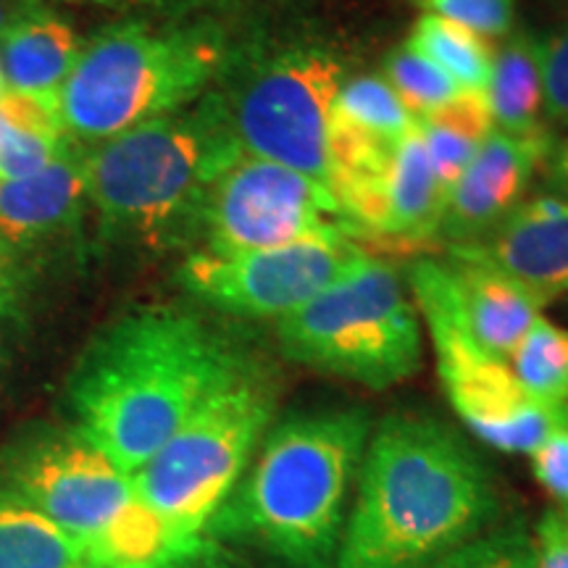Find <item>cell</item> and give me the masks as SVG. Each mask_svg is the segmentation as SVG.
I'll list each match as a JSON object with an SVG mask.
<instances>
[{"label": "cell", "mask_w": 568, "mask_h": 568, "mask_svg": "<svg viewBox=\"0 0 568 568\" xmlns=\"http://www.w3.org/2000/svg\"><path fill=\"white\" fill-rule=\"evenodd\" d=\"M216 21L122 19L82 42L59 116L69 140L90 148L201 101L232 59Z\"/></svg>", "instance_id": "5"}, {"label": "cell", "mask_w": 568, "mask_h": 568, "mask_svg": "<svg viewBox=\"0 0 568 568\" xmlns=\"http://www.w3.org/2000/svg\"><path fill=\"white\" fill-rule=\"evenodd\" d=\"M245 361L195 311H126L77 361L67 385L69 426L134 474Z\"/></svg>", "instance_id": "1"}, {"label": "cell", "mask_w": 568, "mask_h": 568, "mask_svg": "<svg viewBox=\"0 0 568 568\" xmlns=\"http://www.w3.org/2000/svg\"><path fill=\"white\" fill-rule=\"evenodd\" d=\"M84 155L88 148L69 140L42 172L0 182V258L6 264L82 224L90 211Z\"/></svg>", "instance_id": "15"}, {"label": "cell", "mask_w": 568, "mask_h": 568, "mask_svg": "<svg viewBox=\"0 0 568 568\" xmlns=\"http://www.w3.org/2000/svg\"><path fill=\"white\" fill-rule=\"evenodd\" d=\"M276 385L247 358L132 474L134 493L187 542H205L213 516L245 477L272 429Z\"/></svg>", "instance_id": "7"}, {"label": "cell", "mask_w": 568, "mask_h": 568, "mask_svg": "<svg viewBox=\"0 0 568 568\" xmlns=\"http://www.w3.org/2000/svg\"><path fill=\"white\" fill-rule=\"evenodd\" d=\"M531 474L568 516V418L531 453Z\"/></svg>", "instance_id": "30"}, {"label": "cell", "mask_w": 568, "mask_h": 568, "mask_svg": "<svg viewBox=\"0 0 568 568\" xmlns=\"http://www.w3.org/2000/svg\"><path fill=\"white\" fill-rule=\"evenodd\" d=\"M422 13L466 27L485 40H503L514 32L516 0H410Z\"/></svg>", "instance_id": "29"}, {"label": "cell", "mask_w": 568, "mask_h": 568, "mask_svg": "<svg viewBox=\"0 0 568 568\" xmlns=\"http://www.w3.org/2000/svg\"><path fill=\"white\" fill-rule=\"evenodd\" d=\"M418 568H535V542L518 527L481 531L460 548Z\"/></svg>", "instance_id": "27"}, {"label": "cell", "mask_w": 568, "mask_h": 568, "mask_svg": "<svg viewBox=\"0 0 568 568\" xmlns=\"http://www.w3.org/2000/svg\"><path fill=\"white\" fill-rule=\"evenodd\" d=\"M119 3L145 6V9H153V11L180 13V11H193V9H209V6H226V3H234V0H119Z\"/></svg>", "instance_id": "32"}, {"label": "cell", "mask_w": 568, "mask_h": 568, "mask_svg": "<svg viewBox=\"0 0 568 568\" xmlns=\"http://www.w3.org/2000/svg\"><path fill=\"white\" fill-rule=\"evenodd\" d=\"M493 130L485 92H460L456 101L416 119L418 138L445 190H450Z\"/></svg>", "instance_id": "22"}, {"label": "cell", "mask_w": 568, "mask_h": 568, "mask_svg": "<svg viewBox=\"0 0 568 568\" xmlns=\"http://www.w3.org/2000/svg\"><path fill=\"white\" fill-rule=\"evenodd\" d=\"M382 77L416 119L443 109L464 92L437 63H432L406 42L387 55Z\"/></svg>", "instance_id": "26"}, {"label": "cell", "mask_w": 568, "mask_h": 568, "mask_svg": "<svg viewBox=\"0 0 568 568\" xmlns=\"http://www.w3.org/2000/svg\"><path fill=\"white\" fill-rule=\"evenodd\" d=\"M6 92V80H3V67H0V95Z\"/></svg>", "instance_id": "36"}, {"label": "cell", "mask_w": 568, "mask_h": 568, "mask_svg": "<svg viewBox=\"0 0 568 568\" xmlns=\"http://www.w3.org/2000/svg\"><path fill=\"white\" fill-rule=\"evenodd\" d=\"M0 485L32 503L84 550L138 500L132 474L77 435L42 426L6 453Z\"/></svg>", "instance_id": "12"}, {"label": "cell", "mask_w": 568, "mask_h": 568, "mask_svg": "<svg viewBox=\"0 0 568 568\" xmlns=\"http://www.w3.org/2000/svg\"><path fill=\"white\" fill-rule=\"evenodd\" d=\"M535 568H568V516L552 508L539 518L535 537Z\"/></svg>", "instance_id": "31"}, {"label": "cell", "mask_w": 568, "mask_h": 568, "mask_svg": "<svg viewBox=\"0 0 568 568\" xmlns=\"http://www.w3.org/2000/svg\"><path fill=\"white\" fill-rule=\"evenodd\" d=\"M447 190L432 166L418 132L397 145L382 176L364 237L385 243H426L437 237Z\"/></svg>", "instance_id": "16"}, {"label": "cell", "mask_w": 568, "mask_h": 568, "mask_svg": "<svg viewBox=\"0 0 568 568\" xmlns=\"http://www.w3.org/2000/svg\"><path fill=\"white\" fill-rule=\"evenodd\" d=\"M510 374L531 397L568 406V329L539 316L506 358Z\"/></svg>", "instance_id": "25"}, {"label": "cell", "mask_w": 568, "mask_h": 568, "mask_svg": "<svg viewBox=\"0 0 568 568\" xmlns=\"http://www.w3.org/2000/svg\"><path fill=\"white\" fill-rule=\"evenodd\" d=\"M3 266H6V261H3V258H0V272H3Z\"/></svg>", "instance_id": "37"}, {"label": "cell", "mask_w": 568, "mask_h": 568, "mask_svg": "<svg viewBox=\"0 0 568 568\" xmlns=\"http://www.w3.org/2000/svg\"><path fill=\"white\" fill-rule=\"evenodd\" d=\"M0 568H84L74 537L0 485Z\"/></svg>", "instance_id": "20"}, {"label": "cell", "mask_w": 568, "mask_h": 568, "mask_svg": "<svg viewBox=\"0 0 568 568\" xmlns=\"http://www.w3.org/2000/svg\"><path fill=\"white\" fill-rule=\"evenodd\" d=\"M545 90V122L568 130V0L558 19L537 34Z\"/></svg>", "instance_id": "28"}, {"label": "cell", "mask_w": 568, "mask_h": 568, "mask_svg": "<svg viewBox=\"0 0 568 568\" xmlns=\"http://www.w3.org/2000/svg\"><path fill=\"white\" fill-rule=\"evenodd\" d=\"M410 290L437 355V372L453 410L474 437L503 453L531 456L568 418V406L537 400L508 364L481 351L460 314L445 261L410 266Z\"/></svg>", "instance_id": "9"}, {"label": "cell", "mask_w": 568, "mask_h": 568, "mask_svg": "<svg viewBox=\"0 0 568 568\" xmlns=\"http://www.w3.org/2000/svg\"><path fill=\"white\" fill-rule=\"evenodd\" d=\"M453 255L497 268L548 305L568 293V197H527L487 237L453 247Z\"/></svg>", "instance_id": "14"}, {"label": "cell", "mask_w": 568, "mask_h": 568, "mask_svg": "<svg viewBox=\"0 0 568 568\" xmlns=\"http://www.w3.org/2000/svg\"><path fill=\"white\" fill-rule=\"evenodd\" d=\"M355 240H305L240 253L190 251L176 280L195 301L243 318L290 316L364 258Z\"/></svg>", "instance_id": "11"}, {"label": "cell", "mask_w": 568, "mask_h": 568, "mask_svg": "<svg viewBox=\"0 0 568 568\" xmlns=\"http://www.w3.org/2000/svg\"><path fill=\"white\" fill-rule=\"evenodd\" d=\"M67 142L59 111L11 90L0 95V182L42 172Z\"/></svg>", "instance_id": "21"}, {"label": "cell", "mask_w": 568, "mask_h": 568, "mask_svg": "<svg viewBox=\"0 0 568 568\" xmlns=\"http://www.w3.org/2000/svg\"><path fill=\"white\" fill-rule=\"evenodd\" d=\"M445 264L450 268L460 314L471 337L481 351L506 361L531 324L542 316L545 303L481 261L453 255V261Z\"/></svg>", "instance_id": "18"}, {"label": "cell", "mask_w": 568, "mask_h": 568, "mask_svg": "<svg viewBox=\"0 0 568 568\" xmlns=\"http://www.w3.org/2000/svg\"><path fill=\"white\" fill-rule=\"evenodd\" d=\"M284 355L355 385L387 389L422 368L416 305L393 264L364 255L316 297L276 322Z\"/></svg>", "instance_id": "8"}, {"label": "cell", "mask_w": 568, "mask_h": 568, "mask_svg": "<svg viewBox=\"0 0 568 568\" xmlns=\"http://www.w3.org/2000/svg\"><path fill=\"white\" fill-rule=\"evenodd\" d=\"M355 479L335 568H418L479 537L497 508L489 468L432 416H387Z\"/></svg>", "instance_id": "2"}, {"label": "cell", "mask_w": 568, "mask_h": 568, "mask_svg": "<svg viewBox=\"0 0 568 568\" xmlns=\"http://www.w3.org/2000/svg\"><path fill=\"white\" fill-rule=\"evenodd\" d=\"M345 80L335 48L297 38L234 48L209 95L240 153L326 184V134Z\"/></svg>", "instance_id": "6"}, {"label": "cell", "mask_w": 568, "mask_h": 568, "mask_svg": "<svg viewBox=\"0 0 568 568\" xmlns=\"http://www.w3.org/2000/svg\"><path fill=\"white\" fill-rule=\"evenodd\" d=\"M406 45L437 63L464 92H485L489 74H493L495 48L477 32L422 13Z\"/></svg>", "instance_id": "23"}, {"label": "cell", "mask_w": 568, "mask_h": 568, "mask_svg": "<svg viewBox=\"0 0 568 568\" xmlns=\"http://www.w3.org/2000/svg\"><path fill=\"white\" fill-rule=\"evenodd\" d=\"M205 92L187 109L88 148V205L103 243L163 251L195 243L213 182L240 159Z\"/></svg>", "instance_id": "3"}, {"label": "cell", "mask_w": 568, "mask_h": 568, "mask_svg": "<svg viewBox=\"0 0 568 568\" xmlns=\"http://www.w3.org/2000/svg\"><path fill=\"white\" fill-rule=\"evenodd\" d=\"M42 6V0H0V34H3L13 21L24 17L27 11L38 9Z\"/></svg>", "instance_id": "34"}, {"label": "cell", "mask_w": 568, "mask_h": 568, "mask_svg": "<svg viewBox=\"0 0 568 568\" xmlns=\"http://www.w3.org/2000/svg\"><path fill=\"white\" fill-rule=\"evenodd\" d=\"M548 169H550V182L552 187H556V193L568 197V134L560 142H556V148H552Z\"/></svg>", "instance_id": "33"}, {"label": "cell", "mask_w": 568, "mask_h": 568, "mask_svg": "<svg viewBox=\"0 0 568 568\" xmlns=\"http://www.w3.org/2000/svg\"><path fill=\"white\" fill-rule=\"evenodd\" d=\"M80 51L82 40L67 17L45 6L27 11L0 34L6 90L59 111L61 90Z\"/></svg>", "instance_id": "17"}, {"label": "cell", "mask_w": 568, "mask_h": 568, "mask_svg": "<svg viewBox=\"0 0 568 568\" xmlns=\"http://www.w3.org/2000/svg\"><path fill=\"white\" fill-rule=\"evenodd\" d=\"M368 435L358 408L284 418L261 439L209 531L247 535L295 566H324L337 552Z\"/></svg>", "instance_id": "4"}, {"label": "cell", "mask_w": 568, "mask_h": 568, "mask_svg": "<svg viewBox=\"0 0 568 568\" xmlns=\"http://www.w3.org/2000/svg\"><path fill=\"white\" fill-rule=\"evenodd\" d=\"M485 101L495 130L529 134L545 130V90L537 34L516 30L495 48Z\"/></svg>", "instance_id": "19"}, {"label": "cell", "mask_w": 568, "mask_h": 568, "mask_svg": "<svg viewBox=\"0 0 568 568\" xmlns=\"http://www.w3.org/2000/svg\"><path fill=\"white\" fill-rule=\"evenodd\" d=\"M329 122L387 142L406 140L416 130V116L382 74L347 77L332 105Z\"/></svg>", "instance_id": "24"}, {"label": "cell", "mask_w": 568, "mask_h": 568, "mask_svg": "<svg viewBox=\"0 0 568 568\" xmlns=\"http://www.w3.org/2000/svg\"><path fill=\"white\" fill-rule=\"evenodd\" d=\"M305 240L358 243L326 184L282 163L240 155L205 197L193 251H264Z\"/></svg>", "instance_id": "10"}, {"label": "cell", "mask_w": 568, "mask_h": 568, "mask_svg": "<svg viewBox=\"0 0 568 568\" xmlns=\"http://www.w3.org/2000/svg\"><path fill=\"white\" fill-rule=\"evenodd\" d=\"M556 138L550 126L529 134L489 132L445 195L439 237L453 247L479 243L527 201L531 176L548 163Z\"/></svg>", "instance_id": "13"}, {"label": "cell", "mask_w": 568, "mask_h": 568, "mask_svg": "<svg viewBox=\"0 0 568 568\" xmlns=\"http://www.w3.org/2000/svg\"><path fill=\"white\" fill-rule=\"evenodd\" d=\"M3 314H6V282L0 272V358H3Z\"/></svg>", "instance_id": "35"}]
</instances>
